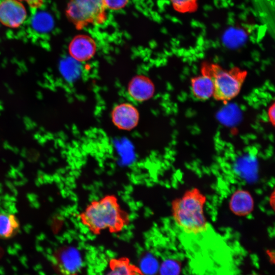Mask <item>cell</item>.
<instances>
[{
	"label": "cell",
	"instance_id": "5b68a950",
	"mask_svg": "<svg viewBox=\"0 0 275 275\" xmlns=\"http://www.w3.org/2000/svg\"><path fill=\"white\" fill-rule=\"evenodd\" d=\"M113 124L121 130L129 131L138 124L140 114L137 108L132 103L122 102L115 105L111 114Z\"/></svg>",
	"mask_w": 275,
	"mask_h": 275
},
{
	"label": "cell",
	"instance_id": "2e32d148",
	"mask_svg": "<svg viewBox=\"0 0 275 275\" xmlns=\"http://www.w3.org/2000/svg\"><path fill=\"white\" fill-rule=\"evenodd\" d=\"M173 9L181 14L195 12L198 9L199 0H169Z\"/></svg>",
	"mask_w": 275,
	"mask_h": 275
},
{
	"label": "cell",
	"instance_id": "44dd1931",
	"mask_svg": "<svg viewBox=\"0 0 275 275\" xmlns=\"http://www.w3.org/2000/svg\"><path fill=\"white\" fill-rule=\"evenodd\" d=\"M252 275H256V274H252Z\"/></svg>",
	"mask_w": 275,
	"mask_h": 275
},
{
	"label": "cell",
	"instance_id": "30bf717a",
	"mask_svg": "<svg viewBox=\"0 0 275 275\" xmlns=\"http://www.w3.org/2000/svg\"><path fill=\"white\" fill-rule=\"evenodd\" d=\"M229 205L230 209L233 214L239 216H244L253 211L254 201L250 192L239 189L232 194Z\"/></svg>",
	"mask_w": 275,
	"mask_h": 275
},
{
	"label": "cell",
	"instance_id": "ba28073f",
	"mask_svg": "<svg viewBox=\"0 0 275 275\" xmlns=\"http://www.w3.org/2000/svg\"><path fill=\"white\" fill-rule=\"evenodd\" d=\"M53 263L59 271L68 275L75 272L80 264L77 250L71 246H64L57 250L53 255Z\"/></svg>",
	"mask_w": 275,
	"mask_h": 275
},
{
	"label": "cell",
	"instance_id": "277c9868",
	"mask_svg": "<svg viewBox=\"0 0 275 275\" xmlns=\"http://www.w3.org/2000/svg\"><path fill=\"white\" fill-rule=\"evenodd\" d=\"M104 0H69L66 9L68 19L77 30L104 23L107 19Z\"/></svg>",
	"mask_w": 275,
	"mask_h": 275
},
{
	"label": "cell",
	"instance_id": "52a82bcc",
	"mask_svg": "<svg viewBox=\"0 0 275 275\" xmlns=\"http://www.w3.org/2000/svg\"><path fill=\"white\" fill-rule=\"evenodd\" d=\"M97 49L94 39L87 35H78L71 41L68 47L69 53L75 61L86 62L95 55Z\"/></svg>",
	"mask_w": 275,
	"mask_h": 275
},
{
	"label": "cell",
	"instance_id": "ffe728a7",
	"mask_svg": "<svg viewBox=\"0 0 275 275\" xmlns=\"http://www.w3.org/2000/svg\"><path fill=\"white\" fill-rule=\"evenodd\" d=\"M18 1H23L26 3L28 5L33 9H37L41 7L43 4L44 0H17Z\"/></svg>",
	"mask_w": 275,
	"mask_h": 275
},
{
	"label": "cell",
	"instance_id": "7a4b0ae2",
	"mask_svg": "<svg viewBox=\"0 0 275 275\" xmlns=\"http://www.w3.org/2000/svg\"><path fill=\"white\" fill-rule=\"evenodd\" d=\"M206 196L197 188L186 190L171 204L174 222L182 232L191 236L206 233L209 225L204 214Z\"/></svg>",
	"mask_w": 275,
	"mask_h": 275
},
{
	"label": "cell",
	"instance_id": "9a60e30c",
	"mask_svg": "<svg viewBox=\"0 0 275 275\" xmlns=\"http://www.w3.org/2000/svg\"><path fill=\"white\" fill-rule=\"evenodd\" d=\"M33 28L40 33H46L51 30L53 25V20L51 15L46 12H38L33 17Z\"/></svg>",
	"mask_w": 275,
	"mask_h": 275
},
{
	"label": "cell",
	"instance_id": "8fae6325",
	"mask_svg": "<svg viewBox=\"0 0 275 275\" xmlns=\"http://www.w3.org/2000/svg\"><path fill=\"white\" fill-rule=\"evenodd\" d=\"M191 90L197 100L205 101L213 96L214 85L211 78L204 74L193 77L191 80Z\"/></svg>",
	"mask_w": 275,
	"mask_h": 275
},
{
	"label": "cell",
	"instance_id": "5bb4252c",
	"mask_svg": "<svg viewBox=\"0 0 275 275\" xmlns=\"http://www.w3.org/2000/svg\"><path fill=\"white\" fill-rule=\"evenodd\" d=\"M237 172L246 179H255L257 172V164L254 159L250 157H244L239 159L235 163Z\"/></svg>",
	"mask_w": 275,
	"mask_h": 275
},
{
	"label": "cell",
	"instance_id": "9c48e42d",
	"mask_svg": "<svg viewBox=\"0 0 275 275\" xmlns=\"http://www.w3.org/2000/svg\"><path fill=\"white\" fill-rule=\"evenodd\" d=\"M127 91L128 96L133 101L143 102L153 97L155 92V87L148 77L138 75L130 80Z\"/></svg>",
	"mask_w": 275,
	"mask_h": 275
},
{
	"label": "cell",
	"instance_id": "3957f363",
	"mask_svg": "<svg viewBox=\"0 0 275 275\" xmlns=\"http://www.w3.org/2000/svg\"><path fill=\"white\" fill-rule=\"evenodd\" d=\"M201 73L209 76L214 85V98L227 102L239 93L248 74L247 71L239 67L224 69L217 64L204 62Z\"/></svg>",
	"mask_w": 275,
	"mask_h": 275
},
{
	"label": "cell",
	"instance_id": "8992f818",
	"mask_svg": "<svg viewBox=\"0 0 275 275\" xmlns=\"http://www.w3.org/2000/svg\"><path fill=\"white\" fill-rule=\"evenodd\" d=\"M24 5L17 0H4L0 3V22L4 25L17 28L26 18Z\"/></svg>",
	"mask_w": 275,
	"mask_h": 275
},
{
	"label": "cell",
	"instance_id": "4fadbf2b",
	"mask_svg": "<svg viewBox=\"0 0 275 275\" xmlns=\"http://www.w3.org/2000/svg\"><path fill=\"white\" fill-rule=\"evenodd\" d=\"M105 275H143L126 258L114 259L109 263V270Z\"/></svg>",
	"mask_w": 275,
	"mask_h": 275
},
{
	"label": "cell",
	"instance_id": "d6986e66",
	"mask_svg": "<svg viewBox=\"0 0 275 275\" xmlns=\"http://www.w3.org/2000/svg\"><path fill=\"white\" fill-rule=\"evenodd\" d=\"M267 117L269 122L273 126L275 124V103L274 102L269 106L267 109Z\"/></svg>",
	"mask_w": 275,
	"mask_h": 275
},
{
	"label": "cell",
	"instance_id": "e0dca14e",
	"mask_svg": "<svg viewBox=\"0 0 275 275\" xmlns=\"http://www.w3.org/2000/svg\"><path fill=\"white\" fill-rule=\"evenodd\" d=\"M180 272V265L174 260L165 261L161 267V275H179Z\"/></svg>",
	"mask_w": 275,
	"mask_h": 275
},
{
	"label": "cell",
	"instance_id": "7c38bea8",
	"mask_svg": "<svg viewBox=\"0 0 275 275\" xmlns=\"http://www.w3.org/2000/svg\"><path fill=\"white\" fill-rule=\"evenodd\" d=\"M19 229V221L14 214L0 212V239L11 238L17 234Z\"/></svg>",
	"mask_w": 275,
	"mask_h": 275
},
{
	"label": "cell",
	"instance_id": "ac0fdd59",
	"mask_svg": "<svg viewBox=\"0 0 275 275\" xmlns=\"http://www.w3.org/2000/svg\"><path fill=\"white\" fill-rule=\"evenodd\" d=\"M107 9L118 10L125 7L129 0H104Z\"/></svg>",
	"mask_w": 275,
	"mask_h": 275
},
{
	"label": "cell",
	"instance_id": "6da1fadb",
	"mask_svg": "<svg viewBox=\"0 0 275 275\" xmlns=\"http://www.w3.org/2000/svg\"><path fill=\"white\" fill-rule=\"evenodd\" d=\"M81 225L90 233L99 235L104 231L120 233L129 225V213L121 206L118 197L104 195L90 202L78 215Z\"/></svg>",
	"mask_w": 275,
	"mask_h": 275
}]
</instances>
